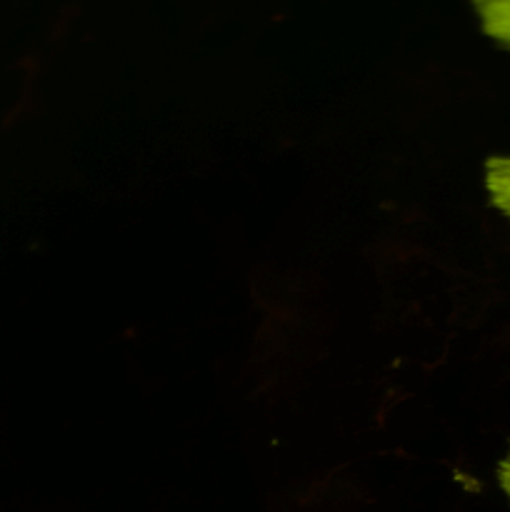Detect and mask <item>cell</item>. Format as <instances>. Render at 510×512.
<instances>
[{
    "mask_svg": "<svg viewBox=\"0 0 510 512\" xmlns=\"http://www.w3.org/2000/svg\"><path fill=\"white\" fill-rule=\"evenodd\" d=\"M485 35L510 50V0H473Z\"/></svg>",
    "mask_w": 510,
    "mask_h": 512,
    "instance_id": "1",
    "label": "cell"
},
{
    "mask_svg": "<svg viewBox=\"0 0 510 512\" xmlns=\"http://www.w3.org/2000/svg\"><path fill=\"white\" fill-rule=\"evenodd\" d=\"M485 188L490 203L510 220V155L490 158L485 165Z\"/></svg>",
    "mask_w": 510,
    "mask_h": 512,
    "instance_id": "2",
    "label": "cell"
},
{
    "mask_svg": "<svg viewBox=\"0 0 510 512\" xmlns=\"http://www.w3.org/2000/svg\"><path fill=\"white\" fill-rule=\"evenodd\" d=\"M498 483H500V488H503L505 498H508V503H510V453L505 455L503 460H500V465H498Z\"/></svg>",
    "mask_w": 510,
    "mask_h": 512,
    "instance_id": "3",
    "label": "cell"
}]
</instances>
